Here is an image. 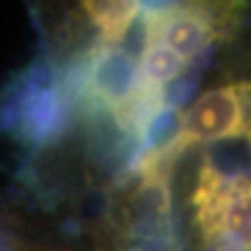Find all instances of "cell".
Masks as SVG:
<instances>
[{
  "label": "cell",
  "instance_id": "1",
  "mask_svg": "<svg viewBox=\"0 0 251 251\" xmlns=\"http://www.w3.org/2000/svg\"><path fill=\"white\" fill-rule=\"evenodd\" d=\"M245 132L237 84H224L199 94L180 120V134L170 147L184 151L203 140H218Z\"/></svg>",
  "mask_w": 251,
  "mask_h": 251
},
{
  "label": "cell",
  "instance_id": "3",
  "mask_svg": "<svg viewBox=\"0 0 251 251\" xmlns=\"http://www.w3.org/2000/svg\"><path fill=\"white\" fill-rule=\"evenodd\" d=\"M186 67L188 61H184L178 52H174L163 44H153L138 65V77L147 84L163 88V84L178 80L186 72Z\"/></svg>",
  "mask_w": 251,
  "mask_h": 251
},
{
  "label": "cell",
  "instance_id": "2",
  "mask_svg": "<svg viewBox=\"0 0 251 251\" xmlns=\"http://www.w3.org/2000/svg\"><path fill=\"white\" fill-rule=\"evenodd\" d=\"M147 19L151 29V46L163 44L178 52L184 61H191L203 52L216 36L211 23L191 6L174 11H149Z\"/></svg>",
  "mask_w": 251,
  "mask_h": 251
}]
</instances>
